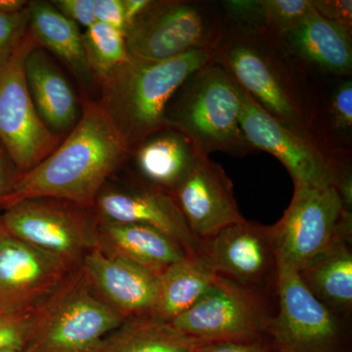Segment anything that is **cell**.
<instances>
[{"label":"cell","instance_id":"obj_28","mask_svg":"<svg viewBox=\"0 0 352 352\" xmlns=\"http://www.w3.org/2000/svg\"><path fill=\"white\" fill-rule=\"evenodd\" d=\"M29 25V6L19 13L0 12V66L6 63L25 38Z\"/></svg>","mask_w":352,"mask_h":352},{"label":"cell","instance_id":"obj_16","mask_svg":"<svg viewBox=\"0 0 352 352\" xmlns=\"http://www.w3.org/2000/svg\"><path fill=\"white\" fill-rule=\"evenodd\" d=\"M173 197L190 231L200 242L245 219L234 197L232 182L205 152Z\"/></svg>","mask_w":352,"mask_h":352},{"label":"cell","instance_id":"obj_20","mask_svg":"<svg viewBox=\"0 0 352 352\" xmlns=\"http://www.w3.org/2000/svg\"><path fill=\"white\" fill-rule=\"evenodd\" d=\"M25 73L39 117L54 135L63 140L80 117L73 87L48 53L39 46L32 48L28 55Z\"/></svg>","mask_w":352,"mask_h":352},{"label":"cell","instance_id":"obj_38","mask_svg":"<svg viewBox=\"0 0 352 352\" xmlns=\"http://www.w3.org/2000/svg\"><path fill=\"white\" fill-rule=\"evenodd\" d=\"M4 230H6V229H4L3 224H2L1 214H0V234L3 232Z\"/></svg>","mask_w":352,"mask_h":352},{"label":"cell","instance_id":"obj_34","mask_svg":"<svg viewBox=\"0 0 352 352\" xmlns=\"http://www.w3.org/2000/svg\"><path fill=\"white\" fill-rule=\"evenodd\" d=\"M315 10L325 19L352 27V1L351 0H314Z\"/></svg>","mask_w":352,"mask_h":352},{"label":"cell","instance_id":"obj_11","mask_svg":"<svg viewBox=\"0 0 352 352\" xmlns=\"http://www.w3.org/2000/svg\"><path fill=\"white\" fill-rule=\"evenodd\" d=\"M271 318L258 291L219 276L170 324L201 342H221L261 339Z\"/></svg>","mask_w":352,"mask_h":352},{"label":"cell","instance_id":"obj_35","mask_svg":"<svg viewBox=\"0 0 352 352\" xmlns=\"http://www.w3.org/2000/svg\"><path fill=\"white\" fill-rule=\"evenodd\" d=\"M151 1L152 0H122L126 29L133 21L138 19L139 16L144 12L146 8L151 3Z\"/></svg>","mask_w":352,"mask_h":352},{"label":"cell","instance_id":"obj_5","mask_svg":"<svg viewBox=\"0 0 352 352\" xmlns=\"http://www.w3.org/2000/svg\"><path fill=\"white\" fill-rule=\"evenodd\" d=\"M126 319L94 291L76 268L34 312L27 352H96Z\"/></svg>","mask_w":352,"mask_h":352},{"label":"cell","instance_id":"obj_24","mask_svg":"<svg viewBox=\"0 0 352 352\" xmlns=\"http://www.w3.org/2000/svg\"><path fill=\"white\" fill-rule=\"evenodd\" d=\"M29 29L39 47L61 59L80 80H90L80 27L65 17L51 2L34 0L29 3Z\"/></svg>","mask_w":352,"mask_h":352},{"label":"cell","instance_id":"obj_15","mask_svg":"<svg viewBox=\"0 0 352 352\" xmlns=\"http://www.w3.org/2000/svg\"><path fill=\"white\" fill-rule=\"evenodd\" d=\"M99 221L139 224L157 229L190 254H201V242L190 231L173 195L143 184L104 186L95 200Z\"/></svg>","mask_w":352,"mask_h":352},{"label":"cell","instance_id":"obj_4","mask_svg":"<svg viewBox=\"0 0 352 352\" xmlns=\"http://www.w3.org/2000/svg\"><path fill=\"white\" fill-rule=\"evenodd\" d=\"M242 89L212 61L189 76L173 97L166 126L186 134L206 153L245 155L252 151L240 126Z\"/></svg>","mask_w":352,"mask_h":352},{"label":"cell","instance_id":"obj_36","mask_svg":"<svg viewBox=\"0 0 352 352\" xmlns=\"http://www.w3.org/2000/svg\"><path fill=\"white\" fill-rule=\"evenodd\" d=\"M25 0H0V12L6 14L19 13L29 6Z\"/></svg>","mask_w":352,"mask_h":352},{"label":"cell","instance_id":"obj_2","mask_svg":"<svg viewBox=\"0 0 352 352\" xmlns=\"http://www.w3.org/2000/svg\"><path fill=\"white\" fill-rule=\"evenodd\" d=\"M214 61L274 119L314 141L310 132L311 96L303 87L305 74L289 61L276 41L226 25Z\"/></svg>","mask_w":352,"mask_h":352},{"label":"cell","instance_id":"obj_29","mask_svg":"<svg viewBox=\"0 0 352 352\" xmlns=\"http://www.w3.org/2000/svg\"><path fill=\"white\" fill-rule=\"evenodd\" d=\"M34 315H12L0 312V352L25 349L31 336Z\"/></svg>","mask_w":352,"mask_h":352},{"label":"cell","instance_id":"obj_21","mask_svg":"<svg viewBox=\"0 0 352 352\" xmlns=\"http://www.w3.org/2000/svg\"><path fill=\"white\" fill-rule=\"evenodd\" d=\"M98 237L104 251L157 276L190 254L170 236L150 226L99 221Z\"/></svg>","mask_w":352,"mask_h":352},{"label":"cell","instance_id":"obj_7","mask_svg":"<svg viewBox=\"0 0 352 352\" xmlns=\"http://www.w3.org/2000/svg\"><path fill=\"white\" fill-rule=\"evenodd\" d=\"M278 267L298 272L337 238L352 240V214L333 186L295 185L282 219L270 226Z\"/></svg>","mask_w":352,"mask_h":352},{"label":"cell","instance_id":"obj_17","mask_svg":"<svg viewBox=\"0 0 352 352\" xmlns=\"http://www.w3.org/2000/svg\"><path fill=\"white\" fill-rule=\"evenodd\" d=\"M276 43L296 68L347 78L352 71L351 28L325 19L314 8Z\"/></svg>","mask_w":352,"mask_h":352},{"label":"cell","instance_id":"obj_13","mask_svg":"<svg viewBox=\"0 0 352 352\" xmlns=\"http://www.w3.org/2000/svg\"><path fill=\"white\" fill-rule=\"evenodd\" d=\"M240 126L252 149L277 157L289 170L294 184L333 186L330 156L314 141L278 122L243 89Z\"/></svg>","mask_w":352,"mask_h":352},{"label":"cell","instance_id":"obj_30","mask_svg":"<svg viewBox=\"0 0 352 352\" xmlns=\"http://www.w3.org/2000/svg\"><path fill=\"white\" fill-rule=\"evenodd\" d=\"M65 17L73 21L78 27H91L96 23L94 0H53L50 1Z\"/></svg>","mask_w":352,"mask_h":352},{"label":"cell","instance_id":"obj_12","mask_svg":"<svg viewBox=\"0 0 352 352\" xmlns=\"http://www.w3.org/2000/svg\"><path fill=\"white\" fill-rule=\"evenodd\" d=\"M80 265L23 242L4 230L0 234V312L34 314Z\"/></svg>","mask_w":352,"mask_h":352},{"label":"cell","instance_id":"obj_23","mask_svg":"<svg viewBox=\"0 0 352 352\" xmlns=\"http://www.w3.org/2000/svg\"><path fill=\"white\" fill-rule=\"evenodd\" d=\"M307 288L340 317L352 310L351 242L337 238L298 271Z\"/></svg>","mask_w":352,"mask_h":352},{"label":"cell","instance_id":"obj_1","mask_svg":"<svg viewBox=\"0 0 352 352\" xmlns=\"http://www.w3.org/2000/svg\"><path fill=\"white\" fill-rule=\"evenodd\" d=\"M131 155L107 111L83 102L80 119L56 149L21 176L6 207L31 198H54L94 208L109 178Z\"/></svg>","mask_w":352,"mask_h":352},{"label":"cell","instance_id":"obj_32","mask_svg":"<svg viewBox=\"0 0 352 352\" xmlns=\"http://www.w3.org/2000/svg\"><path fill=\"white\" fill-rule=\"evenodd\" d=\"M196 352H276L264 338L256 340L203 342Z\"/></svg>","mask_w":352,"mask_h":352},{"label":"cell","instance_id":"obj_22","mask_svg":"<svg viewBox=\"0 0 352 352\" xmlns=\"http://www.w3.org/2000/svg\"><path fill=\"white\" fill-rule=\"evenodd\" d=\"M219 275L203 254H188L157 276L156 300L150 317L171 323L193 307Z\"/></svg>","mask_w":352,"mask_h":352},{"label":"cell","instance_id":"obj_10","mask_svg":"<svg viewBox=\"0 0 352 352\" xmlns=\"http://www.w3.org/2000/svg\"><path fill=\"white\" fill-rule=\"evenodd\" d=\"M36 46L29 29L11 57L0 66V141L22 175L50 156L62 141L44 124L28 87L25 59Z\"/></svg>","mask_w":352,"mask_h":352},{"label":"cell","instance_id":"obj_26","mask_svg":"<svg viewBox=\"0 0 352 352\" xmlns=\"http://www.w3.org/2000/svg\"><path fill=\"white\" fill-rule=\"evenodd\" d=\"M82 44L88 68L98 82L131 59L124 32L102 23L85 30Z\"/></svg>","mask_w":352,"mask_h":352},{"label":"cell","instance_id":"obj_33","mask_svg":"<svg viewBox=\"0 0 352 352\" xmlns=\"http://www.w3.org/2000/svg\"><path fill=\"white\" fill-rule=\"evenodd\" d=\"M94 15L96 22L110 25L124 34L126 32L122 0H94Z\"/></svg>","mask_w":352,"mask_h":352},{"label":"cell","instance_id":"obj_18","mask_svg":"<svg viewBox=\"0 0 352 352\" xmlns=\"http://www.w3.org/2000/svg\"><path fill=\"white\" fill-rule=\"evenodd\" d=\"M80 266L94 291L124 318L151 315L157 275L108 254L99 245L88 252Z\"/></svg>","mask_w":352,"mask_h":352},{"label":"cell","instance_id":"obj_27","mask_svg":"<svg viewBox=\"0 0 352 352\" xmlns=\"http://www.w3.org/2000/svg\"><path fill=\"white\" fill-rule=\"evenodd\" d=\"M265 21V38L276 41L282 34L314 10L312 0H261Z\"/></svg>","mask_w":352,"mask_h":352},{"label":"cell","instance_id":"obj_37","mask_svg":"<svg viewBox=\"0 0 352 352\" xmlns=\"http://www.w3.org/2000/svg\"><path fill=\"white\" fill-rule=\"evenodd\" d=\"M2 352H27L25 349H9V351H2Z\"/></svg>","mask_w":352,"mask_h":352},{"label":"cell","instance_id":"obj_31","mask_svg":"<svg viewBox=\"0 0 352 352\" xmlns=\"http://www.w3.org/2000/svg\"><path fill=\"white\" fill-rule=\"evenodd\" d=\"M22 176L6 146L0 141V212L6 208L9 197Z\"/></svg>","mask_w":352,"mask_h":352},{"label":"cell","instance_id":"obj_14","mask_svg":"<svg viewBox=\"0 0 352 352\" xmlns=\"http://www.w3.org/2000/svg\"><path fill=\"white\" fill-rule=\"evenodd\" d=\"M201 254L219 276L252 289L276 284L278 261L270 226L243 221L201 242Z\"/></svg>","mask_w":352,"mask_h":352},{"label":"cell","instance_id":"obj_9","mask_svg":"<svg viewBox=\"0 0 352 352\" xmlns=\"http://www.w3.org/2000/svg\"><path fill=\"white\" fill-rule=\"evenodd\" d=\"M276 316L265 336L276 352H351L349 326L307 288L296 271L278 267Z\"/></svg>","mask_w":352,"mask_h":352},{"label":"cell","instance_id":"obj_3","mask_svg":"<svg viewBox=\"0 0 352 352\" xmlns=\"http://www.w3.org/2000/svg\"><path fill=\"white\" fill-rule=\"evenodd\" d=\"M214 50H191L166 61L131 59L101 85V105L129 149L166 127L164 113L190 76L214 61Z\"/></svg>","mask_w":352,"mask_h":352},{"label":"cell","instance_id":"obj_8","mask_svg":"<svg viewBox=\"0 0 352 352\" xmlns=\"http://www.w3.org/2000/svg\"><path fill=\"white\" fill-rule=\"evenodd\" d=\"M0 214L10 235L76 265L99 245L94 208L41 197L12 204Z\"/></svg>","mask_w":352,"mask_h":352},{"label":"cell","instance_id":"obj_6","mask_svg":"<svg viewBox=\"0 0 352 352\" xmlns=\"http://www.w3.org/2000/svg\"><path fill=\"white\" fill-rule=\"evenodd\" d=\"M226 32L219 4L203 1H151L124 32L132 59L166 61L191 50H215Z\"/></svg>","mask_w":352,"mask_h":352},{"label":"cell","instance_id":"obj_19","mask_svg":"<svg viewBox=\"0 0 352 352\" xmlns=\"http://www.w3.org/2000/svg\"><path fill=\"white\" fill-rule=\"evenodd\" d=\"M201 151L186 134L166 126L131 150L141 184L173 195L195 168Z\"/></svg>","mask_w":352,"mask_h":352},{"label":"cell","instance_id":"obj_25","mask_svg":"<svg viewBox=\"0 0 352 352\" xmlns=\"http://www.w3.org/2000/svg\"><path fill=\"white\" fill-rule=\"evenodd\" d=\"M204 342L150 316L126 319L96 352H196Z\"/></svg>","mask_w":352,"mask_h":352}]
</instances>
